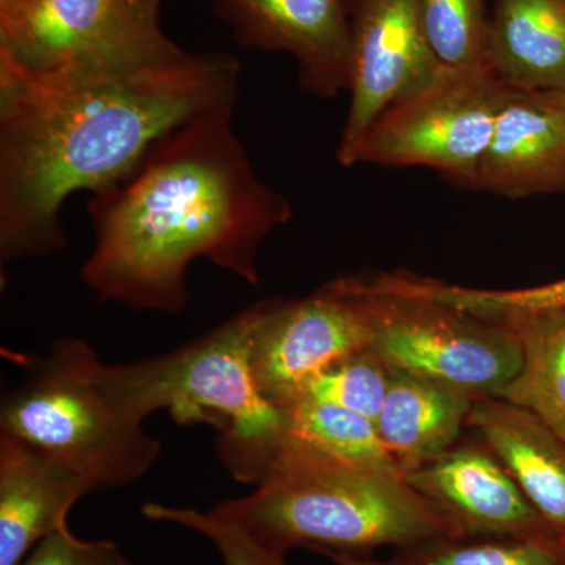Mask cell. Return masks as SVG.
Wrapping results in <instances>:
<instances>
[{
  "mask_svg": "<svg viewBox=\"0 0 565 565\" xmlns=\"http://www.w3.org/2000/svg\"><path fill=\"white\" fill-rule=\"evenodd\" d=\"M228 54L163 50L29 71L0 57V262L65 250L63 203L126 177L154 141L234 107Z\"/></svg>",
  "mask_w": 565,
  "mask_h": 565,
  "instance_id": "6da1fadb",
  "label": "cell"
},
{
  "mask_svg": "<svg viewBox=\"0 0 565 565\" xmlns=\"http://www.w3.org/2000/svg\"><path fill=\"white\" fill-rule=\"evenodd\" d=\"M233 114L184 122L126 177L90 193L95 245L81 275L99 300L181 313L196 259L258 285L259 248L291 221L292 206L253 170Z\"/></svg>",
  "mask_w": 565,
  "mask_h": 565,
  "instance_id": "7a4b0ae2",
  "label": "cell"
},
{
  "mask_svg": "<svg viewBox=\"0 0 565 565\" xmlns=\"http://www.w3.org/2000/svg\"><path fill=\"white\" fill-rule=\"evenodd\" d=\"M215 511L288 552L362 555L465 537L404 475L333 459L285 435L256 490Z\"/></svg>",
  "mask_w": 565,
  "mask_h": 565,
  "instance_id": "3957f363",
  "label": "cell"
},
{
  "mask_svg": "<svg viewBox=\"0 0 565 565\" xmlns=\"http://www.w3.org/2000/svg\"><path fill=\"white\" fill-rule=\"evenodd\" d=\"M129 364H107L79 338H58L0 403V434L11 435L84 476L98 490L131 486L158 462L162 445Z\"/></svg>",
  "mask_w": 565,
  "mask_h": 565,
  "instance_id": "277c9868",
  "label": "cell"
},
{
  "mask_svg": "<svg viewBox=\"0 0 565 565\" xmlns=\"http://www.w3.org/2000/svg\"><path fill=\"white\" fill-rule=\"evenodd\" d=\"M259 303L163 355L131 363L145 407L217 430V452L236 481L258 486L286 435V414L266 399L253 371Z\"/></svg>",
  "mask_w": 565,
  "mask_h": 565,
  "instance_id": "5b68a950",
  "label": "cell"
},
{
  "mask_svg": "<svg viewBox=\"0 0 565 565\" xmlns=\"http://www.w3.org/2000/svg\"><path fill=\"white\" fill-rule=\"evenodd\" d=\"M373 327L370 349L394 371L440 382L475 399L500 397L522 367L514 330L422 297L382 292L349 277Z\"/></svg>",
  "mask_w": 565,
  "mask_h": 565,
  "instance_id": "8992f818",
  "label": "cell"
},
{
  "mask_svg": "<svg viewBox=\"0 0 565 565\" xmlns=\"http://www.w3.org/2000/svg\"><path fill=\"white\" fill-rule=\"evenodd\" d=\"M504 92L505 82L493 71L444 65L375 120L352 167H422L476 191Z\"/></svg>",
  "mask_w": 565,
  "mask_h": 565,
  "instance_id": "52a82bcc",
  "label": "cell"
},
{
  "mask_svg": "<svg viewBox=\"0 0 565 565\" xmlns=\"http://www.w3.org/2000/svg\"><path fill=\"white\" fill-rule=\"evenodd\" d=\"M373 327L349 277L305 299L259 302L253 371L266 399L285 411L334 364L370 348Z\"/></svg>",
  "mask_w": 565,
  "mask_h": 565,
  "instance_id": "ba28073f",
  "label": "cell"
},
{
  "mask_svg": "<svg viewBox=\"0 0 565 565\" xmlns=\"http://www.w3.org/2000/svg\"><path fill=\"white\" fill-rule=\"evenodd\" d=\"M131 0H0V57L29 71L162 50Z\"/></svg>",
  "mask_w": 565,
  "mask_h": 565,
  "instance_id": "9c48e42d",
  "label": "cell"
},
{
  "mask_svg": "<svg viewBox=\"0 0 565 565\" xmlns=\"http://www.w3.org/2000/svg\"><path fill=\"white\" fill-rule=\"evenodd\" d=\"M349 10L351 106L337 150L343 167H352L375 120L444 66L424 31L419 0H349Z\"/></svg>",
  "mask_w": 565,
  "mask_h": 565,
  "instance_id": "30bf717a",
  "label": "cell"
},
{
  "mask_svg": "<svg viewBox=\"0 0 565 565\" xmlns=\"http://www.w3.org/2000/svg\"><path fill=\"white\" fill-rule=\"evenodd\" d=\"M214 11L243 46L292 55L300 87L316 98L349 92V0H214Z\"/></svg>",
  "mask_w": 565,
  "mask_h": 565,
  "instance_id": "8fae6325",
  "label": "cell"
},
{
  "mask_svg": "<svg viewBox=\"0 0 565 565\" xmlns=\"http://www.w3.org/2000/svg\"><path fill=\"white\" fill-rule=\"evenodd\" d=\"M405 479L444 511L465 537L557 541L486 444L452 446L444 456L405 475Z\"/></svg>",
  "mask_w": 565,
  "mask_h": 565,
  "instance_id": "7c38bea8",
  "label": "cell"
},
{
  "mask_svg": "<svg viewBox=\"0 0 565 565\" xmlns=\"http://www.w3.org/2000/svg\"><path fill=\"white\" fill-rule=\"evenodd\" d=\"M476 191L508 200L565 193V88L505 84Z\"/></svg>",
  "mask_w": 565,
  "mask_h": 565,
  "instance_id": "4fadbf2b",
  "label": "cell"
},
{
  "mask_svg": "<svg viewBox=\"0 0 565 565\" xmlns=\"http://www.w3.org/2000/svg\"><path fill=\"white\" fill-rule=\"evenodd\" d=\"M96 492L84 476L33 446L0 434V565H21L71 509Z\"/></svg>",
  "mask_w": 565,
  "mask_h": 565,
  "instance_id": "5bb4252c",
  "label": "cell"
},
{
  "mask_svg": "<svg viewBox=\"0 0 565 565\" xmlns=\"http://www.w3.org/2000/svg\"><path fill=\"white\" fill-rule=\"evenodd\" d=\"M468 426L503 462L565 546V441L539 416L500 397L475 399Z\"/></svg>",
  "mask_w": 565,
  "mask_h": 565,
  "instance_id": "9a60e30c",
  "label": "cell"
},
{
  "mask_svg": "<svg viewBox=\"0 0 565 565\" xmlns=\"http://www.w3.org/2000/svg\"><path fill=\"white\" fill-rule=\"evenodd\" d=\"M475 397L440 382L392 370L377 429L404 476L457 445Z\"/></svg>",
  "mask_w": 565,
  "mask_h": 565,
  "instance_id": "2e32d148",
  "label": "cell"
},
{
  "mask_svg": "<svg viewBox=\"0 0 565 565\" xmlns=\"http://www.w3.org/2000/svg\"><path fill=\"white\" fill-rule=\"evenodd\" d=\"M489 58L505 84L565 88V0H493Z\"/></svg>",
  "mask_w": 565,
  "mask_h": 565,
  "instance_id": "e0dca14e",
  "label": "cell"
},
{
  "mask_svg": "<svg viewBox=\"0 0 565 565\" xmlns=\"http://www.w3.org/2000/svg\"><path fill=\"white\" fill-rule=\"evenodd\" d=\"M522 344V367L500 399L539 416L565 441V310L501 322Z\"/></svg>",
  "mask_w": 565,
  "mask_h": 565,
  "instance_id": "ac0fdd59",
  "label": "cell"
},
{
  "mask_svg": "<svg viewBox=\"0 0 565 565\" xmlns=\"http://www.w3.org/2000/svg\"><path fill=\"white\" fill-rule=\"evenodd\" d=\"M286 434L343 462L404 475L379 434L377 424L341 405L302 397L285 408Z\"/></svg>",
  "mask_w": 565,
  "mask_h": 565,
  "instance_id": "d6986e66",
  "label": "cell"
},
{
  "mask_svg": "<svg viewBox=\"0 0 565 565\" xmlns=\"http://www.w3.org/2000/svg\"><path fill=\"white\" fill-rule=\"evenodd\" d=\"M384 565H565L555 539H440L399 548Z\"/></svg>",
  "mask_w": 565,
  "mask_h": 565,
  "instance_id": "ffe728a7",
  "label": "cell"
},
{
  "mask_svg": "<svg viewBox=\"0 0 565 565\" xmlns=\"http://www.w3.org/2000/svg\"><path fill=\"white\" fill-rule=\"evenodd\" d=\"M419 13L427 40L444 65L490 70L486 0H419Z\"/></svg>",
  "mask_w": 565,
  "mask_h": 565,
  "instance_id": "44dd1931",
  "label": "cell"
},
{
  "mask_svg": "<svg viewBox=\"0 0 565 565\" xmlns=\"http://www.w3.org/2000/svg\"><path fill=\"white\" fill-rule=\"evenodd\" d=\"M141 514L151 522L172 523L206 537L225 565H289L286 553L266 544L236 520L211 509L178 508L162 503H145Z\"/></svg>",
  "mask_w": 565,
  "mask_h": 565,
  "instance_id": "7402d4cb",
  "label": "cell"
},
{
  "mask_svg": "<svg viewBox=\"0 0 565 565\" xmlns=\"http://www.w3.org/2000/svg\"><path fill=\"white\" fill-rule=\"evenodd\" d=\"M390 381L392 370L367 348L319 375L302 397L341 405L377 422L388 394Z\"/></svg>",
  "mask_w": 565,
  "mask_h": 565,
  "instance_id": "603a6c76",
  "label": "cell"
},
{
  "mask_svg": "<svg viewBox=\"0 0 565 565\" xmlns=\"http://www.w3.org/2000/svg\"><path fill=\"white\" fill-rule=\"evenodd\" d=\"M457 303L467 313L494 322L565 310V278L534 288L460 289Z\"/></svg>",
  "mask_w": 565,
  "mask_h": 565,
  "instance_id": "cb8c5ba5",
  "label": "cell"
},
{
  "mask_svg": "<svg viewBox=\"0 0 565 565\" xmlns=\"http://www.w3.org/2000/svg\"><path fill=\"white\" fill-rule=\"evenodd\" d=\"M21 565H134L117 542L109 539L85 541L70 525L40 542Z\"/></svg>",
  "mask_w": 565,
  "mask_h": 565,
  "instance_id": "d4e9b609",
  "label": "cell"
},
{
  "mask_svg": "<svg viewBox=\"0 0 565 565\" xmlns=\"http://www.w3.org/2000/svg\"><path fill=\"white\" fill-rule=\"evenodd\" d=\"M162 0H131L134 10L139 14L140 20L151 25H159V10Z\"/></svg>",
  "mask_w": 565,
  "mask_h": 565,
  "instance_id": "484cf974",
  "label": "cell"
},
{
  "mask_svg": "<svg viewBox=\"0 0 565 565\" xmlns=\"http://www.w3.org/2000/svg\"><path fill=\"white\" fill-rule=\"evenodd\" d=\"M321 555L330 557L337 565H384L362 555H349V553L323 552Z\"/></svg>",
  "mask_w": 565,
  "mask_h": 565,
  "instance_id": "4316f807",
  "label": "cell"
}]
</instances>
